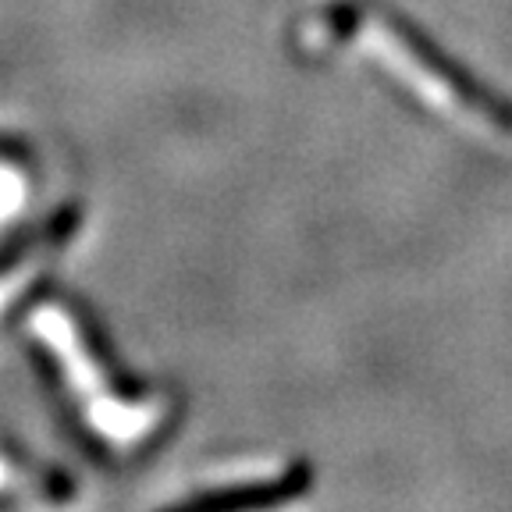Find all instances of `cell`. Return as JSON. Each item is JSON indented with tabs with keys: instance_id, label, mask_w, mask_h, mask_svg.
I'll return each instance as SVG.
<instances>
[{
	"instance_id": "1",
	"label": "cell",
	"mask_w": 512,
	"mask_h": 512,
	"mask_svg": "<svg viewBox=\"0 0 512 512\" xmlns=\"http://www.w3.org/2000/svg\"><path fill=\"white\" fill-rule=\"evenodd\" d=\"M320 29L328 32L331 40H342V36L363 40L374 54H381L392 64L402 79H409L420 93L431 96V104H438L441 111L459 114L480 128H495L505 136L512 132V104H505L502 96L480 86L459 64L448 61L434 43H427L406 18L392 15L374 0L370 4L367 0L363 4H338Z\"/></svg>"
},
{
	"instance_id": "2",
	"label": "cell",
	"mask_w": 512,
	"mask_h": 512,
	"mask_svg": "<svg viewBox=\"0 0 512 512\" xmlns=\"http://www.w3.org/2000/svg\"><path fill=\"white\" fill-rule=\"evenodd\" d=\"M303 473L299 477H285V480H274V484H264V488H253V491H228V495H207V498H196V502L182 505L175 512H253V509H274V505L288 502V498H296L303 491Z\"/></svg>"
}]
</instances>
